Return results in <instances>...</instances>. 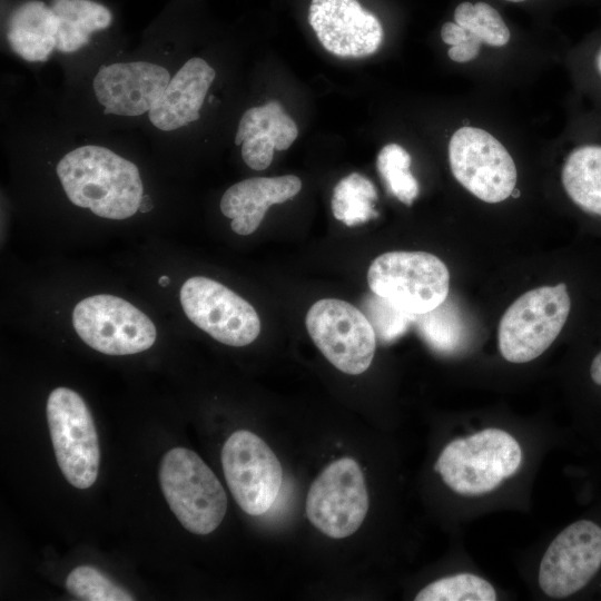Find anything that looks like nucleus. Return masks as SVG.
<instances>
[{
    "label": "nucleus",
    "instance_id": "nucleus-1",
    "mask_svg": "<svg viewBox=\"0 0 601 601\" xmlns=\"http://www.w3.org/2000/svg\"><path fill=\"white\" fill-rule=\"evenodd\" d=\"M56 171L70 203L101 218H129L146 197L138 167L105 146L75 147L59 159Z\"/></svg>",
    "mask_w": 601,
    "mask_h": 601
},
{
    "label": "nucleus",
    "instance_id": "nucleus-2",
    "mask_svg": "<svg viewBox=\"0 0 601 601\" xmlns=\"http://www.w3.org/2000/svg\"><path fill=\"white\" fill-rule=\"evenodd\" d=\"M522 462L518 441L499 428H485L450 442L434 470L455 493L480 495L495 490Z\"/></svg>",
    "mask_w": 601,
    "mask_h": 601
},
{
    "label": "nucleus",
    "instance_id": "nucleus-3",
    "mask_svg": "<svg viewBox=\"0 0 601 601\" xmlns=\"http://www.w3.org/2000/svg\"><path fill=\"white\" fill-rule=\"evenodd\" d=\"M159 483L180 524L191 533L209 534L227 511V495L215 473L195 452L169 450L161 460Z\"/></svg>",
    "mask_w": 601,
    "mask_h": 601
},
{
    "label": "nucleus",
    "instance_id": "nucleus-4",
    "mask_svg": "<svg viewBox=\"0 0 601 601\" xmlns=\"http://www.w3.org/2000/svg\"><path fill=\"white\" fill-rule=\"evenodd\" d=\"M571 311L564 283L531 289L515 299L499 323V349L510 363H528L543 354L561 333Z\"/></svg>",
    "mask_w": 601,
    "mask_h": 601
},
{
    "label": "nucleus",
    "instance_id": "nucleus-5",
    "mask_svg": "<svg viewBox=\"0 0 601 601\" xmlns=\"http://www.w3.org/2000/svg\"><path fill=\"white\" fill-rule=\"evenodd\" d=\"M371 290L411 314L430 312L447 299L450 273L446 265L426 252H388L370 265Z\"/></svg>",
    "mask_w": 601,
    "mask_h": 601
},
{
    "label": "nucleus",
    "instance_id": "nucleus-6",
    "mask_svg": "<svg viewBox=\"0 0 601 601\" xmlns=\"http://www.w3.org/2000/svg\"><path fill=\"white\" fill-rule=\"evenodd\" d=\"M47 420L58 465L77 489L97 480L100 449L92 415L83 398L67 387L55 388L47 401Z\"/></svg>",
    "mask_w": 601,
    "mask_h": 601
},
{
    "label": "nucleus",
    "instance_id": "nucleus-7",
    "mask_svg": "<svg viewBox=\"0 0 601 601\" xmlns=\"http://www.w3.org/2000/svg\"><path fill=\"white\" fill-rule=\"evenodd\" d=\"M72 324L88 346L107 355L144 352L157 337L156 327L145 313L108 294L80 300L72 312Z\"/></svg>",
    "mask_w": 601,
    "mask_h": 601
},
{
    "label": "nucleus",
    "instance_id": "nucleus-8",
    "mask_svg": "<svg viewBox=\"0 0 601 601\" xmlns=\"http://www.w3.org/2000/svg\"><path fill=\"white\" fill-rule=\"evenodd\" d=\"M305 323L317 348L337 370L358 375L370 367L376 335L362 311L342 299L324 298L311 306Z\"/></svg>",
    "mask_w": 601,
    "mask_h": 601
},
{
    "label": "nucleus",
    "instance_id": "nucleus-9",
    "mask_svg": "<svg viewBox=\"0 0 601 601\" xmlns=\"http://www.w3.org/2000/svg\"><path fill=\"white\" fill-rule=\"evenodd\" d=\"M370 500L363 472L352 457L327 465L311 484L306 515L323 534L342 539L362 525Z\"/></svg>",
    "mask_w": 601,
    "mask_h": 601
},
{
    "label": "nucleus",
    "instance_id": "nucleus-10",
    "mask_svg": "<svg viewBox=\"0 0 601 601\" xmlns=\"http://www.w3.org/2000/svg\"><path fill=\"white\" fill-rule=\"evenodd\" d=\"M449 160L454 178L485 203H501L515 188L516 168L511 155L481 128L457 129L449 144Z\"/></svg>",
    "mask_w": 601,
    "mask_h": 601
},
{
    "label": "nucleus",
    "instance_id": "nucleus-11",
    "mask_svg": "<svg viewBox=\"0 0 601 601\" xmlns=\"http://www.w3.org/2000/svg\"><path fill=\"white\" fill-rule=\"evenodd\" d=\"M227 485L249 515H262L274 504L283 482V469L272 449L246 430L234 432L221 449Z\"/></svg>",
    "mask_w": 601,
    "mask_h": 601
},
{
    "label": "nucleus",
    "instance_id": "nucleus-12",
    "mask_svg": "<svg viewBox=\"0 0 601 601\" xmlns=\"http://www.w3.org/2000/svg\"><path fill=\"white\" fill-rule=\"evenodd\" d=\"M186 316L216 341L229 346H245L260 333L255 308L223 284L203 276L187 279L180 289Z\"/></svg>",
    "mask_w": 601,
    "mask_h": 601
},
{
    "label": "nucleus",
    "instance_id": "nucleus-13",
    "mask_svg": "<svg viewBox=\"0 0 601 601\" xmlns=\"http://www.w3.org/2000/svg\"><path fill=\"white\" fill-rule=\"evenodd\" d=\"M601 566V528L580 520L550 543L539 569V585L551 598H565L584 588Z\"/></svg>",
    "mask_w": 601,
    "mask_h": 601
},
{
    "label": "nucleus",
    "instance_id": "nucleus-14",
    "mask_svg": "<svg viewBox=\"0 0 601 601\" xmlns=\"http://www.w3.org/2000/svg\"><path fill=\"white\" fill-rule=\"evenodd\" d=\"M171 76L167 67L154 61H117L98 69L91 88L104 115L136 118L148 115Z\"/></svg>",
    "mask_w": 601,
    "mask_h": 601
},
{
    "label": "nucleus",
    "instance_id": "nucleus-15",
    "mask_svg": "<svg viewBox=\"0 0 601 601\" xmlns=\"http://www.w3.org/2000/svg\"><path fill=\"white\" fill-rule=\"evenodd\" d=\"M308 21L323 47L339 57L377 51L383 28L357 0H312Z\"/></svg>",
    "mask_w": 601,
    "mask_h": 601
},
{
    "label": "nucleus",
    "instance_id": "nucleus-16",
    "mask_svg": "<svg viewBox=\"0 0 601 601\" xmlns=\"http://www.w3.org/2000/svg\"><path fill=\"white\" fill-rule=\"evenodd\" d=\"M215 78V69L203 58L186 60L148 112L149 122L159 131L171 132L197 121Z\"/></svg>",
    "mask_w": 601,
    "mask_h": 601
},
{
    "label": "nucleus",
    "instance_id": "nucleus-17",
    "mask_svg": "<svg viewBox=\"0 0 601 601\" xmlns=\"http://www.w3.org/2000/svg\"><path fill=\"white\" fill-rule=\"evenodd\" d=\"M302 181L294 175L255 177L230 186L220 199V210L231 219L238 235H250L262 223L267 209L296 196Z\"/></svg>",
    "mask_w": 601,
    "mask_h": 601
},
{
    "label": "nucleus",
    "instance_id": "nucleus-18",
    "mask_svg": "<svg viewBox=\"0 0 601 601\" xmlns=\"http://www.w3.org/2000/svg\"><path fill=\"white\" fill-rule=\"evenodd\" d=\"M50 7L59 18L57 50L63 53L86 46L92 32L105 30L112 22L111 11L92 0H52Z\"/></svg>",
    "mask_w": 601,
    "mask_h": 601
},
{
    "label": "nucleus",
    "instance_id": "nucleus-19",
    "mask_svg": "<svg viewBox=\"0 0 601 601\" xmlns=\"http://www.w3.org/2000/svg\"><path fill=\"white\" fill-rule=\"evenodd\" d=\"M561 180L565 193L580 209L601 217V146L574 149L563 165Z\"/></svg>",
    "mask_w": 601,
    "mask_h": 601
},
{
    "label": "nucleus",
    "instance_id": "nucleus-20",
    "mask_svg": "<svg viewBox=\"0 0 601 601\" xmlns=\"http://www.w3.org/2000/svg\"><path fill=\"white\" fill-rule=\"evenodd\" d=\"M377 193L366 177L353 173L343 178L334 188L332 210L336 219L347 226L366 223L377 213L373 208Z\"/></svg>",
    "mask_w": 601,
    "mask_h": 601
},
{
    "label": "nucleus",
    "instance_id": "nucleus-21",
    "mask_svg": "<svg viewBox=\"0 0 601 601\" xmlns=\"http://www.w3.org/2000/svg\"><path fill=\"white\" fill-rule=\"evenodd\" d=\"M416 601H495L496 592L485 579L459 573L439 579L423 588Z\"/></svg>",
    "mask_w": 601,
    "mask_h": 601
},
{
    "label": "nucleus",
    "instance_id": "nucleus-22",
    "mask_svg": "<svg viewBox=\"0 0 601 601\" xmlns=\"http://www.w3.org/2000/svg\"><path fill=\"white\" fill-rule=\"evenodd\" d=\"M415 323L422 337L434 349L453 351L462 343L465 327L456 308L446 300L430 312L416 315Z\"/></svg>",
    "mask_w": 601,
    "mask_h": 601
},
{
    "label": "nucleus",
    "instance_id": "nucleus-23",
    "mask_svg": "<svg viewBox=\"0 0 601 601\" xmlns=\"http://www.w3.org/2000/svg\"><path fill=\"white\" fill-rule=\"evenodd\" d=\"M457 24L489 46L502 47L510 40V30L501 14L485 2H462L454 11Z\"/></svg>",
    "mask_w": 601,
    "mask_h": 601
},
{
    "label": "nucleus",
    "instance_id": "nucleus-24",
    "mask_svg": "<svg viewBox=\"0 0 601 601\" xmlns=\"http://www.w3.org/2000/svg\"><path fill=\"white\" fill-rule=\"evenodd\" d=\"M411 156L397 144L383 147L377 156V171L391 194L411 206L418 195L417 180L410 171Z\"/></svg>",
    "mask_w": 601,
    "mask_h": 601
},
{
    "label": "nucleus",
    "instance_id": "nucleus-25",
    "mask_svg": "<svg viewBox=\"0 0 601 601\" xmlns=\"http://www.w3.org/2000/svg\"><path fill=\"white\" fill-rule=\"evenodd\" d=\"M66 588L72 595L86 601L134 600L129 592L91 565L75 568L66 579Z\"/></svg>",
    "mask_w": 601,
    "mask_h": 601
},
{
    "label": "nucleus",
    "instance_id": "nucleus-26",
    "mask_svg": "<svg viewBox=\"0 0 601 601\" xmlns=\"http://www.w3.org/2000/svg\"><path fill=\"white\" fill-rule=\"evenodd\" d=\"M363 313L370 321L376 338L384 343L392 342L404 334L416 317L415 314L395 307L373 292L364 298Z\"/></svg>",
    "mask_w": 601,
    "mask_h": 601
},
{
    "label": "nucleus",
    "instance_id": "nucleus-27",
    "mask_svg": "<svg viewBox=\"0 0 601 601\" xmlns=\"http://www.w3.org/2000/svg\"><path fill=\"white\" fill-rule=\"evenodd\" d=\"M481 43L482 42L479 38L471 35L469 40L456 46H452L449 49L447 55L451 60L455 62H467L473 60L479 55Z\"/></svg>",
    "mask_w": 601,
    "mask_h": 601
},
{
    "label": "nucleus",
    "instance_id": "nucleus-28",
    "mask_svg": "<svg viewBox=\"0 0 601 601\" xmlns=\"http://www.w3.org/2000/svg\"><path fill=\"white\" fill-rule=\"evenodd\" d=\"M441 37L444 43L452 47L469 40L471 33L456 22H446L442 26Z\"/></svg>",
    "mask_w": 601,
    "mask_h": 601
},
{
    "label": "nucleus",
    "instance_id": "nucleus-29",
    "mask_svg": "<svg viewBox=\"0 0 601 601\" xmlns=\"http://www.w3.org/2000/svg\"><path fill=\"white\" fill-rule=\"evenodd\" d=\"M590 376L594 384L601 386V352L591 362Z\"/></svg>",
    "mask_w": 601,
    "mask_h": 601
},
{
    "label": "nucleus",
    "instance_id": "nucleus-30",
    "mask_svg": "<svg viewBox=\"0 0 601 601\" xmlns=\"http://www.w3.org/2000/svg\"><path fill=\"white\" fill-rule=\"evenodd\" d=\"M159 285L165 287L169 284V277L168 276H161L158 280Z\"/></svg>",
    "mask_w": 601,
    "mask_h": 601
},
{
    "label": "nucleus",
    "instance_id": "nucleus-31",
    "mask_svg": "<svg viewBox=\"0 0 601 601\" xmlns=\"http://www.w3.org/2000/svg\"><path fill=\"white\" fill-rule=\"evenodd\" d=\"M597 67L601 73V50L599 51L598 57H597Z\"/></svg>",
    "mask_w": 601,
    "mask_h": 601
},
{
    "label": "nucleus",
    "instance_id": "nucleus-32",
    "mask_svg": "<svg viewBox=\"0 0 601 601\" xmlns=\"http://www.w3.org/2000/svg\"><path fill=\"white\" fill-rule=\"evenodd\" d=\"M505 1H510V2H523L525 0H505Z\"/></svg>",
    "mask_w": 601,
    "mask_h": 601
}]
</instances>
